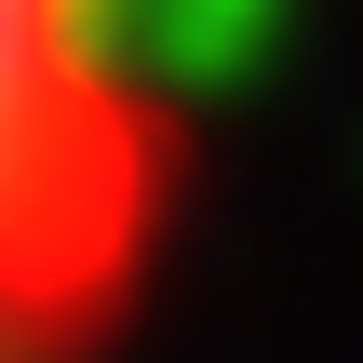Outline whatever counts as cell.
<instances>
[{"instance_id": "obj_1", "label": "cell", "mask_w": 363, "mask_h": 363, "mask_svg": "<svg viewBox=\"0 0 363 363\" xmlns=\"http://www.w3.org/2000/svg\"><path fill=\"white\" fill-rule=\"evenodd\" d=\"M175 162L108 0H0V363H94L135 323Z\"/></svg>"}]
</instances>
